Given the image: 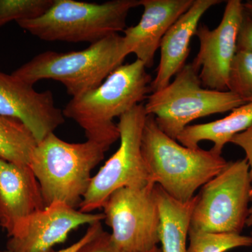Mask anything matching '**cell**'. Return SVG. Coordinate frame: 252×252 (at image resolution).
Returning a JSON list of instances; mask_svg holds the SVG:
<instances>
[{
    "instance_id": "obj_6",
    "label": "cell",
    "mask_w": 252,
    "mask_h": 252,
    "mask_svg": "<svg viewBox=\"0 0 252 252\" xmlns=\"http://www.w3.org/2000/svg\"><path fill=\"white\" fill-rule=\"evenodd\" d=\"M147 99V115L154 116L159 128L175 140L195 119L230 112L247 102L229 91L204 88L192 63L186 64L166 87Z\"/></svg>"
},
{
    "instance_id": "obj_5",
    "label": "cell",
    "mask_w": 252,
    "mask_h": 252,
    "mask_svg": "<svg viewBox=\"0 0 252 252\" xmlns=\"http://www.w3.org/2000/svg\"><path fill=\"white\" fill-rule=\"evenodd\" d=\"M140 0L94 3L54 0L40 17L17 22L20 28L41 40L90 44L124 32L126 19Z\"/></svg>"
},
{
    "instance_id": "obj_8",
    "label": "cell",
    "mask_w": 252,
    "mask_h": 252,
    "mask_svg": "<svg viewBox=\"0 0 252 252\" xmlns=\"http://www.w3.org/2000/svg\"><path fill=\"white\" fill-rule=\"evenodd\" d=\"M147 117L144 104H140L119 117V149L92 177L79 207L81 212L91 213L102 208L109 196L119 189L153 183L141 150Z\"/></svg>"
},
{
    "instance_id": "obj_17",
    "label": "cell",
    "mask_w": 252,
    "mask_h": 252,
    "mask_svg": "<svg viewBox=\"0 0 252 252\" xmlns=\"http://www.w3.org/2000/svg\"><path fill=\"white\" fill-rule=\"evenodd\" d=\"M156 198L160 215V243L162 252H187L190 219L195 197L182 203L155 186Z\"/></svg>"
},
{
    "instance_id": "obj_21",
    "label": "cell",
    "mask_w": 252,
    "mask_h": 252,
    "mask_svg": "<svg viewBox=\"0 0 252 252\" xmlns=\"http://www.w3.org/2000/svg\"><path fill=\"white\" fill-rule=\"evenodd\" d=\"M53 2L54 0H0V28L11 21L40 17Z\"/></svg>"
},
{
    "instance_id": "obj_29",
    "label": "cell",
    "mask_w": 252,
    "mask_h": 252,
    "mask_svg": "<svg viewBox=\"0 0 252 252\" xmlns=\"http://www.w3.org/2000/svg\"><path fill=\"white\" fill-rule=\"evenodd\" d=\"M250 240H251V243H252V229L251 231V234L250 235Z\"/></svg>"
},
{
    "instance_id": "obj_9",
    "label": "cell",
    "mask_w": 252,
    "mask_h": 252,
    "mask_svg": "<svg viewBox=\"0 0 252 252\" xmlns=\"http://www.w3.org/2000/svg\"><path fill=\"white\" fill-rule=\"evenodd\" d=\"M155 184L126 187L114 192L104 204V220L121 252H146L160 243V215Z\"/></svg>"
},
{
    "instance_id": "obj_3",
    "label": "cell",
    "mask_w": 252,
    "mask_h": 252,
    "mask_svg": "<svg viewBox=\"0 0 252 252\" xmlns=\"http://www.w3.org/2000/svg\"><path fill=\"white\" fill-rule=\"evenodd\" d=\"M107 151L92 140L65 142L54 132L39 142L29 166L40 186L46 207L61 202L79 207L91 185V172Z\"/></svg>"
},
{
    "instance_id": "obj_2",
    "label": "cell",
    "mask_w": 252,
    "mask_h": 252,
    "mask_svg": "<svg viewBox=\"0 0 252 252\" xmlns=\"http://www.w3.org/2000/svg\"><path fill=\"white\" fill-rule=\"evenodd\" d=\"M141 150L152 182L182 203L190 201L228 163L211 150L178 143L159 128L152 115L146 119Z\"/></svg>"
},
{
    "instance_id": "obj_25",
    "label": "cell",
    "mask_w": 252,
    "mask_h": 252,
    "mask_svg": "<svg viewBox=\"0 0 252 252\" xmlns=\"http://www.w3.org/2000/svg\"><path fill=\"white\" fill-rule=\"evenodd\" d=\"M103 229L102 226V221L96 222L93 224L89 225V228L86 230L85 235L77 241V243L72 244L67 248L54 252H77L81 246L89 242L91 239L94 238L97 233Z\"/></svg>"
},
{
    "instance_id": "obj_20",
    "label": "cell",
    "mask_w": 252,
    "mask_h": 252,
    "mask_svg": "<svg viewBox=\"0 0 252 252\" xmlns=\"http://www.w3.org/2000/svg\"><path fill=\"white\" fill-rule=\"evenodd\" d=\"M228 90L245 102L252 99V52L237 49L228 73Z\"/></svg>"
},
{
    "instance_id": "obj_15",
    "label": "cell",
    "mask_w": 252,
    "mask_h": 252,
    "mask_svg": "<svg viewBox=\"0 0 252 252\" xmlns=\"http://www.w3.org/2000/svg\"><path fill=\"white\" fill-rule=\"evenodd\" d=\"M220 0H194L193 4L169 28L160 42V57L157 75L150 84V92L166 87L185 65L190 53L192 38L195 35L199 22L212 6Z\"/></svg>"
},
{
    "instance_id": "obj_14",
    "label": "cell",
    "mask_w": 252,
    "mask_h": 252,
    "mask_svg": "<svg viewBox=\"0 0 252 252\" xmlns=\"http://www.w3.org/2000/svg\"><path fill=\"white\" fill-rule=\"evenodd\" d=\"M45 207L40 186L31 167L0 158V227L8 236L23 220Z\"/></svg>"
},
{
    "instance_id": "obj_16",
    "label": "cell",
    "mask_w": 252,
    "mask_h": 252,
    "mask_svg": "<svg viewBox=\"0 0 252 252\" xmlns=\"http://www.w3.org/2000/svg\"><path fill=\"white\" fill-rule=\"evenodd\" d=\"M252 125V99L231 111L223 119L206 124L189 125L177 137L182 145L190 149L199 148L202 141L214 144L210 149L221 155L225 144L229 143L235 135L246 130Z\"/></svg>"
},
{
    "instance_id": "obj_24",
    "label": "cell",
    "mask_w": 252,
    "mask_h": 252,
    "mask_svg": "<svg viewBox=\"0 0 252 252\" xmlns=\"http://www.w3.org/2000/svg\"><path fill=\"white\" fill-rule=\"evenodd\" d=\"M237 49L248 50L252 52V18L246 11L239 31Z\"/></svg>"
},
{
    "instance_id": "obj_26",
    "label": "cell",
    "mask_w": 252,
    "mask_h": 252,
    "mask_svg": "<svg viewBox=\"0 0 252 252\" xmlns=\"http://www.w3.org/2000/svg\"><path fill=\"white\" fill-rule=\"evenodd\" d=\"M246 226H252V189L251 192V200H250V206L249 209V215L247 220Z\"/></svg>"
},
{
    "instance_id": "obj_19",
    "label": "cell",
    "mask_w": 252,
    "mask_h": 252,
    "mask_svg": "<svg viewBox=\"0 0 252 252\" xmlns=\"http://www.w3.org/2000/svg\"><path fill=\"white\" fill-rule=\"evenodd\" d=\"M187 252H227L252 246L250 236L233 233H209L189 230Z\"/></svg>"
},
{
    "instance_id": "obj_27",
    "label": "cell",
    "mask_w": 252,
    "mask_h": 252,
    "mask_svg": "<svg viewBox=\"0 0 252 252\" xmlns=\"http://www.w3.org/2000/svg\"><path fill=\"white\" fill-rule=\"evenodd\" d=\"M245 11L252 18V0H248L243 3Z\"/></svg>"
},
{
    "instance_id": "obj_30",
    "label": "cell",
    "mask_w": 252,
    "mask_h": 252,
    "mask_svg": "<svg viewBox=\"0 0 252 252\" xmlns=\"http://www.w3.org/2000/svg\"><path fill=\"white\" fill-rule=\"evenodd\" d=\"M0 252H11L9 251V250H5V251H0Z\"/></svg>"
},
{
    "instance_id": "obj_12",
    "label": "cell",
    "mask_w": 252,
    "mask_h": 252,
    "mask_svg": "<svg viewBox=\"0 0 252 252\" xmlns=\"http://www.w3.org/2000/svg\"><path fill=\"white\" fill-rule=\"evenodd\" d=\"M33 86L0 71V115L23 123L39 143L64 124L65 117L51 91L38 92Z\"/></svg>"
},
{
    "instance_id": "obj_11",
    "label": "cell",
    "mask_w": 252,
    "mask_h": 252,
    "mask_svg": "<svg viewBox=\"0 0 252 252\" xmlns=\"http://www.w3.org/2000/svg\"><path fill=\"white\" fill-rule=\"evenodd\" d=\"M102 220V213H86L56 202L23 220L9 237L7 250L50 252L55 245L65 241L73 230Z\"/></svg>"
},
{
    "instance_id": "obj_22",
    "label": "cell",
    "mask_w": 252,
    "mask_h": 252,
    "mask_svg": "<svg viewBox=\"0 0 252 252\" xmlns=\"http://www.w3.org/2000/svg\"><path fill=\"white\" fill-rule=\"evenodd\" d=\"M77 252H121L113 243L110 233L103 229L84 244Z\"/></svg>"
},
{
    "instance_id": "obj_7",
    "label": "cell",
    "mask_w": 252,
    "mask_h": 252,
    "mask_svg": "<svg viewBox=\"0 0 252 252\" xmlns=\"http://www.w3.org/2000/svg\"><path fill=\"white\" fill-rule=\"evenodd\" d=\"M252 189L246 159L228 162L195 195L189 230L241 234L248 220Z\"/></svg>"
},
{
    "instance_id": "obj_10",
    "label": "cell",
    "mask_w": 252,
    "mask_h": 252,
    "mask_svg": "<svg viewBox=\"0 0 252 252\" xmlns=\"http://www.w3.org/2000/svg\"><path fill=\"white\" fill-rule=\"evenodd\" d=\"M245 10L240 0L226 1L223 17L219 26L210 29L198 26L195 36L200 49L193 65L199 72L202 86L219 91L228 90V73L237 51L239 31Z\"/></svg>"
},
{
    "instance_id": "obj_4",
    "label": "cell",
    "mask_w": 252,
    "mask_h": 252,
    "mask_svg": "<svg viewBox=\"0 0 252 252\" xmlns=\"http://www.w3.org/2000/svg\"><path fill=\"white\" fill-rule=\"evenodd\" d=\"M122 36L112 34L79 51H48L36 55L12 72L13 75L34 86L43 79L61 83L72 97L98 87L126 57Z\"/></svg>"
},
{
    "instance_id": "obj_13",
    "label": "cell",
    "mask_w": 252,
    "mask_h": 252,
    "mask_svg": "<svg viewBox=\"0 0 252 252\" xmlns=\"http://www.w3.org/2000/svg\"><path fill=\"white\" fill-rule=\"evenodd\" d=\"M194 0H140L143 13L137 25L126 28L122 36L123 54H135L147 68L154 58L169 28L193 4Z\"/></svg>"
},
{
    "instance_id": "obj_23",
    "label": "cell",
    "mask_w": 252,
    "mask_h": 252,
    "mask_svg": "<svg viewBox=\"0 0 252 252\" xmlns=\"http://www.w3.org/2000/svg\"><path fill=\"white\" fill-rule=\"evenodd\" d=\"M230 143L238 146L245 152V159L250 167V175L252 182V125L246 130L235 135Z\"/></svg>"
},
{
    "instance_id": "obj_18",
    "label": "cell",
    "mask_w": 252,
    "mask_h": 252,
    "mask_svg": "<svg viewBox=\"0 0 252 252\" xmlns=\"http://www.w3.org/2000/svg\"><path fill=\"white\" fill-rule=\"evenodd\" d=\"M37 144L23 123L0 115V158L16 165H30Z\"/></svg>"
},
{
    "instance_id": "obj_28",
    "label": "cell",
    "mask_w": 252,
    "mask_h": 252,
    "mask_svg": "<svg viewBox=\"0 0 252 252\" xmlns=\"http://www.w3.org/2000/svg\"><path fill=\"white\" fill-rule=\"evenodd\" d=\"M146 252H162V250L161 249L157 246Z\"/></svg>"
},
{
    "instance_id": "obj_1",
    "label": "cell",
    "mask_w": 252,
    "mask_h": 252,
    "mask_svg": "<svg viewBox=\"0 0 252 252\" xmlns=\"http://www.w3.org/2000/svg\"><path fill=\"white\" fill-rule=\"evenodd\" d=\"M152 81L142 61L123 64L98 87L72 97L63 109V114L80 126L87 140L109 150L120 137L114 119L147 98Z\"/></svg>"
}]
</instances>
